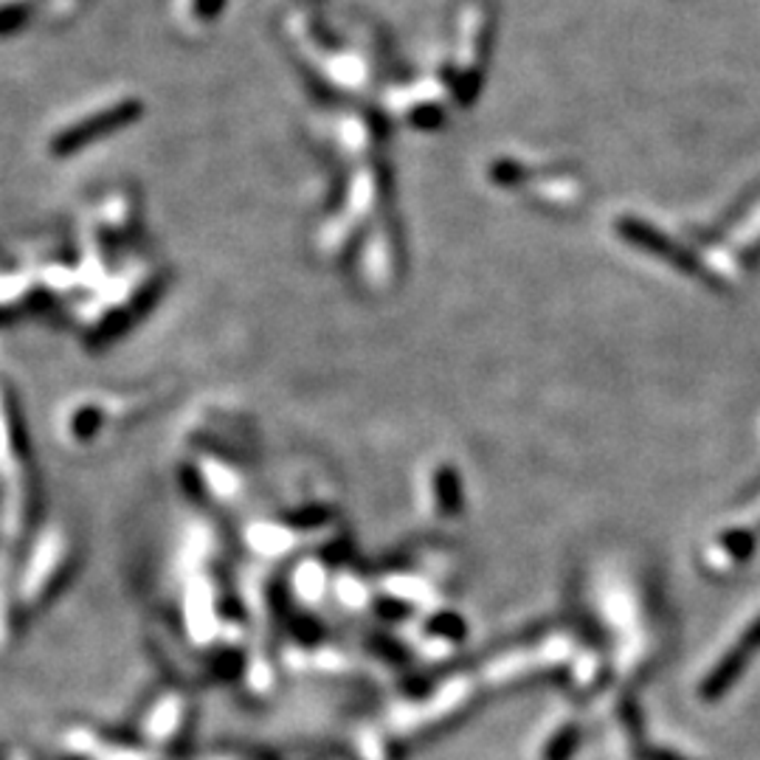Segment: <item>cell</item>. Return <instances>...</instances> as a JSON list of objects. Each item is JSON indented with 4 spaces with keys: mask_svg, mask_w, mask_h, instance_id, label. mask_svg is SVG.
I'll list each match as a JSON object with an SVG mask.
<instances>
[{
    "mask_svg": "<svg viewBox=\"0 0 760 760\" xmlns=\"http://www.w3.org/2000/svg\"><path fill=\"white\" fill-rule=\"evenodd\" d=\"M139 113V108L135 104H130V108H113L108 110V113H102V116H93L88 119L85 124H80V128L68 130L65 135H60L57 139V152H71V150H80L82 144H88V141L93 139V135H104L110 133V130L122 128V122H130V119Z\"/></svg>",
    "mask_w": 760,
    "mask_h": 760,
    "instance_id": "6da1fadb",
    "label": "cell"
},
{
    "mask_svg": "<svg viewBox=\"0 0 760 760\" xmlns=\"http://www.w3.org/2000/svg\"><path fill=\"white\" fill-rule=\"evenodd\" d=\"M575 741H578V732H575V730H566L564 736H560L558 741H555L553 747L547 749V754H544V760H566V758H569V754H572Z\"/></svg>",
    "mask_w": 760,
    "mask_h": 760,
    "instance_id": "7a4b0ae2",
    "label": "cell"
}]
</instances>
